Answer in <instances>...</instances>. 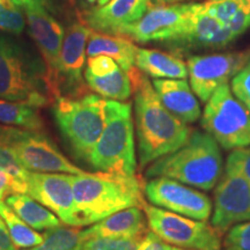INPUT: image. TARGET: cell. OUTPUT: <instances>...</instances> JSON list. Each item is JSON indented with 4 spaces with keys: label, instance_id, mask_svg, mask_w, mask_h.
<instances>
[{
    "label": "cell",
    "instance_id": "obj_1",
    "mask_svg": "<svg viewBox=\"0 0 250 250\" xmlns=\"http://www.w3.org/2000/svg\"><path fill=\"white\" fill-rule=\"evenodd\" d=\"M129 77L134 93L139 165L144 168L182 147L191 130L162 104L145 73L136 67Z\"/></svg>",
    "mask_w": 250,
    "mask_h": 250
},
{
    "label": "cell",
    "instance_id": "obj_2",
    "mask_svg": "<svg viewBox=\"0 0 250 250\" xmlns=\"http://www.w3.org/2000/svg\"><path fill=\"white\" fill-rule=\"evenodd\" d=\"M74 196L73 227L89 226L112 213L144 204V188L134 176L85 173L72 175Z\"/></svg>",
    "mask_w": 250,
    "mask_h": 250
},
{
    "label": "cell",
    "instance_id": "obj_3",
    "mask_svg": "<svg viewBox=\"0 0 250 250\" xmlns=\"http://www.w3.org/2000/svg\"><path fill=\"white\" fill-rule=\"evenodd\" d=\"M223 174L220 146L208 132L193 131L182 147L158 159L146 171L149 179L167 177L179 182L211 190Z\"/></svg>",
    "mask_w": 250,
    "mask_h": 250
},
{
    "label": "cell",
    "instance_id": "obj_4",
    "mask_svg": "<svg viewBox=\"0 0 250 250\" xmlns=\"http://www.w3.org/2000/svg\"><path fill=\"white\" fill-rule=\"evenodd\" d=\"M52 96L42 62L14 41L0 35V99L41 108Z\"/></svg>",
    "mask_w": 250,
    "mask_h": 250
},
{
    "label": "cell",
    "instance_id": "obj_5",
    "mask_svg": "<svg viewBox=\"0 0 250 250\" xmlns=\"http://www.w3.org/2000/svg\"><path fill=\"white\" fill-rule=\"evenodd\" d=\"M88 162L98 171L134 176L137 169L132 107L105 99V124Z\"/></svg>",
    "mask_w": 250,
    "mask_h": 250
},
{
    "label": "cell",
    "instance_id": "obj_6",
    "mask_svg": "<svg viewBox=\"0 0 250 250\" xmlns=\"http://www.w3.org/2000/svg\"><path fill=\"white\" fill-rule=\"evenodd\" d=\"M54 115L62 136L79 158L88 161L105 124V99L95 94L58 96Z\"/></svg>",
    "mask_w": 250,
    "mask_h": 250
},
{
    "label": "cell",
    "instance_id": "obj_7",
    "mask_svg": "<svg viewBox=\"0 0 250 250\" xmlns=\"http://www.w3.org/2000/svg\"><path fill=\"white\" fill-rule=\"evenodd\" d=\"M0 145L7 148L27 170L72 175L85 173L40 131L0 125Z\"/></svg>",
    "mask_w": 250,
    "mask_h": 250
},
{
    "label": "cell",
    "instance_id": "obj_8",
    "mask_svg": "<svg viewBox=\"0 0 250 250\" xmlns=\"http://www.w3.org/2000/svg\"><path fill=\"white\" fill-rule=\"evenodd\" d=\"M202 126L225 149L250 146V112L233 95L228 83L219 87L206 102Z\"/></svg>",
    "mask_w": 250,
    "mask_h": 250
},
{
    "label": "cell",
    "instance_id": "obj_9",
    "mask_svg": "<svg viewBox=\"0 0 250 250\" xmlns=\"http://www.w3.org/2000/svg\"><path fill=\"white\" fill-rule=\"evenodd\" d=\"M149 229L168 245L191 250H221L220 234L206 221L187 218L144 202Z\"/></svg>",
    "mask_w": 250,
    "mask_h": 250
},
{
    "label": "cell",
    "instance_id": "obj_10",
    "mask_svg": "<svg viewBox=\"0 0 250 250\" xmlns=\"http://www.w3.org/2000/svg\"><path fill=\"white\" fill-rule=\"evenodd\" d=\"M249 59L250 52L192 56L187 62L192 92L202 102H208L215 90L228 83Z\"/></svg>",
    "mask_w": 250,
    "mask_h": 250
},
{
    "label": "cell",
    "instance_id": "obj_11",
    "mask_svg": "<svg viewBox=\"0 0 250 250\" xmlns=\"http://www.w3.org/2000/svg\"><path fill=\"white\" fill-rule=\"evenodd\" d=\"M144 192L153 205L183 217L208 221L212 203L208 196L167 177H155L144 187Z\"/></svg>",
    "mask_w": 250,
    "mask_h": 250
},
{
    "label": "cell",
    "instance_id": "obj_12",
    "mask_svg": "<svg viewBox=\"0 0 250 250\" xmlns=\"http://www.w3.org/2000/svg\"><path fill=\"white\" fill-rule=\"evenodd\" d=\"M250 221V183L242 175L225 170L214 190L212 226L220 234Z\"/></svg>",
    "mask_w": 250,
    "mask_h": 250
},
{
    "label": "cell",
    "instance_id": "obj_13",
    "mask_svg": "<svg viewBox=\"0 0 250 250\" xmlns=\"http://www.w3.org/2000/svg\"><path fill=\"white\" fill-rule=\"evenodd\" d=\"M192 4H160L151 7L142 19L122 28L116 36L137 43H168L182 29Z\"/></svg>",
    "mask_w": 250,
    "mask_h": 250
},
{
    "label": "cell",
    "instance_id": "obj_14",
    "mask_svg": "<svg viewBox=\"0 0 250 250\" xmlns=\"http://www.w3.org/2000/svg\"><path fill=\"white\" fill-rule=\"evenodd\" d=\"M236 40L228 28L205 12L203 4H192L182 29L168 42L173 51L223 49Z\"/></svg>",
    "mask_w": 250,
    "mask_h": 250
},
{
    "label": "cell",
    "instance_id": "obj_15",
    "mask_svg": "<svg viewBox=\"0 0 250 250\" xmlns=\"http://www.w3.org/2000/svg\"><path fill=\"white\" fill-rule=\"evenodd\" d=\"M26 193L54 212L62 223L73 226L74 196L72 174L28 170Z\"/></svg>",
    "mask_w": 250,
    "mask_h": 250
},
{
    "label": "cell",
    "instance_id": "obj_16",
    "mask_svg": "<svg viewBox=\"0 0 250 250\" xmlns=\"http://www.w3.org/2000/svg\"><path fill=\"white\" fill-rule=\"evenodd\" d=\"M90 30L81 23L68 28L62 42L61 58L56 77V98L78 96L83 88V71L86 62L87 41Z\"/></svg>",
    "mask_w": 250,
    "mask_h": 250
},
{
    "label": "cell",
    "instance_id": "obj_17",
    "mask_svg": "<svg viewBox=\"0 0 250 250\" xmlns=\"http://www.w3.org/2000/svg\"><path fill=\"white\" fill-rule=\"evenodd\" d=\"M24 11L30 35L44 58L50 87L56 99L55 83L65 37L64 28L52 17L50 9L45 5H33L24 8Z\"/></svg>",
    "mask_w": 250,
    "mask_h": 250
},
{
    "label": "cell",
    "instance_id": "obj_18",
    "mask_svg": "<svg viewBox=\"0 0 250 250\" xmlns=\"http://www.w3.org/2000/svg\"><path fill=\"white\" fill-rule=\"evenodd\" d=\"M85 81L93 92L104 99L126 101L133 93L129 74L108 56L88 57Z\"/></svg>",
    "mask_w": 250,
    "mask_h": 250
},
{
    "label": "cell",
    "instance_id": "obj_19",
    "mask_svg": "<svg viewBox=\"0 0 250 250\" xmlns=\"http://www.w3.org/2000/svg\"><path fill=\"white\" fill-rule=\"evenodd\" d=\"M149 8V0H110L87 12L85 21L94 31L117 35L122 28L142 19Z\"/></svg>",
    "mask_w": 250,
    "mask_h": 250
},
{
    "label": "cell",
    "instance_id": "obj_20",
    "mask_svg": "<svg viewBox=\"0 0 250 250\" xmlns=\"http://www.w3.org/2000/svg\"><path fill=\"white\" fill-rule=\"evenodd\" d=\"M147 219L142 206H132L112 213L93 224L81 236L85 241L92 237H137L147 233Z\"/></svg>",
    "mask_w": 250,
    "mask_h": 250
},
{
    "label": "cell",
    "instance_id": "obj_21",
    "mask_svg": "<svg viewBox=\"0 0 250 250\" xmlns=\"http://www.w3.org/2000/svg\"><path fill=\"white\" fill-rule=\"evenodd\" d=\"M152 85L162 104L183 123L201 117V105L186 79H154Z\"/></svg>",
    "mask_w": 250,
    "mask_h": 250
},
{
    "label": "cell",
    "instance_id": "obj_22",
    "mask_svg": "<svg viewBox=\"0 0 250 250\" xmlns=\"http://www.w3.org/2000/svg\"><path fill=\"white\" fill-rule=\"evenodd\" d=\"M137 51L138 48L133 44L132 41L122 36L108 35L92 30L87 41L86 55L88 57L99 55L108 56L127 74L136 68Z\"/></svg>",
    "mask_w": 250,
    "mask_h": 250
},
{
    "label": "cell",
    "instance_id": "obj_23",
    "mask_svg": "<svg viewBox=\"0 0 250 250\" xmlns=\"http://www.w3.org/2000/svg\"><path fill=\"white\" fill-rule=\"evenodd\" d=\"M136 67L154 79H187L188 67L182 59L160 50L138 48Z\"/></svg>",
    "mask_w": 250,
    "mask_h": 250
},
{
    "label": "cell",
    "instance_id": "obj_24",
    "mask_svg": "<svg viewBox=\"0 0 250 250\" xmlns=\"http://www.w3.org/2000/svg\"><path fill=\"white\" fill-rule=\"evenodd\" d=\"M5 203L35 230H48L61 225V219L54 212L27 193H12L5 199Z\"/></svg>",
    "mask_w": 250,
    "mask_h": 250
},
{
    "label": "cell",
    "instance_id": "obj_25",
    "mask_svg": "<svg viewBox=\"0 0 250 250\" xmlns=\"http://www.w3.org/2000/svg\"><path fill=\"white\" fill-rule=\"evenodd\" d=\"M0 123L9 126L21 127L28 130H42V118L39 108L26 102L7 101L0 99Z\"/></svg>",
    "mask_w": 250,
    "mask_h": 250
},
{
    "label": "cell",
    "instance_id": "obj_26",
    "mask_svg": "<svg viewBox=\"0 0 250 250\" xmlns=\"http://www.w3.org/2000/svg\"><path fill=\"white\" fill-rule=\"evenodd\" d=\"M0 218L4 220L9 236L18 249L31 248L43 241V235L24 223L5 202L0 203Z\"/></svg>",
    "mask_w": 250,
    "mask_h": 250
},
{
    "label": "cell",
    "instance_id": "obj_27",
    "mask_svg": "<svg viewBox=\"0 0 250 250\" xmlns=\"http://www.w3.org/2000/svg\"><path fill=\"white\" fill-rule=\"evenodd\" d=\"M81 230L73 226H62L45 230L43 241L35 247L22 250H81Z\"/></svg>",
    "mask_w": 250,
    "mask_h": 250
},
{
    "label": "cell",
    "instance_id": "obj_28",
    "mask_svg": "<svg viewBox=\"0 0 250 250\" xmlns=\"http://www.w3.org/2000/svg\"><path fill=\"white\" fill-rule=\"evenodd\" d=\"M205 12L223 24L229 22L243 8H249L246 0H208L203 4Z\"/></svg>",
    "mask_w": 250,
    "mask_h": 250
},
{
    "label": "cell",
    "instance_id": "obj_29",
    "mask_svg": "<svg viewBox=\"0 0 250 250\" xmlns=\"http://www.w3.org/2000/svg\"><path fill=\"white\" fill-rule=\"evenodd\" d=\"M144 236L92 237L83 242L81 250H137Z\"/></svg>",
    "mask_w": 250,
    "mask_h": 250
},
{
    "label": "cell",
    "instance_id": "obj_30",
    "mask_svg": "<svg viewBox=\"0 0 250 250\" xmlns=\"http://www.w3.org/2000/svg\"><path fill=\"white\" fill-rule=\"evenodd\" d=\"M0 29L15 35L24 29L23 15L12 0H0Z\"/></svg>",
    "mask_w": 250,
    "mask_h": 250
},
{
    "label": "cell",
    "instance_id": "obj_31",
    "mask_svg": "<svg viewBox=\"0 0 250 250\" xmlns=\"http://www.w3.org/2000/svg\"><path fill=\"white\" fill-rule=\"evenodd\" d=\"M224 246L226 250H250V221L230 227Z\"/></svg>",
    "mask_w": 250,
    "mask_h": 250
},
{
    "label": "cell",
    "instance_id": "obj_32",
    "mask_svg": "<svg viewBox=\"0 0 250 250\" xmlns=\"http://www.w3.org/2000/svg\"><path fill=\"white\" fill-rule=\"evenodd\" d=\"M233 95L250 112V59L232 79Z\"/></svg>",
    "mask_w": 250,
    "mask_h": 250
},
{
    "label": "cell",
    "instance_id": "obj_33",
    "mask_svg": "<svg viewBox=\"0 0 250 250\" xmlns=\"http://www.w3.org/2000/svg\"><path fill=\"white\" fill-rule=\"evenodd\" d=\"M0 169L7 171L23 188L24 193H26V177L28 170L7 148L1 145H0Z\"/></svg>",
    "mask_w": 250,
    "mask_h": 250
},
{
    "label": "cell",
    "instance_id": "obj_34",
    "mask_svg": "<svg viewBox=\"0 0 250 250\" xmlns=\"http://www.w3.org/2000/svg\"><path fill=\"white\" fill-rule=\"evenodd\" d=\"M225 170L242 175L250 183V146L233 149V152L228 155Z\"/></svg>",
    "mask_w": 250,
    "mask_h": 250
},
{
    "label": "cell",
    "instance_id": "obj_35",
    "mask_svg": "<svg viewBox=\"0 0 250 250\" xmlns=\"http://www.w3.org/2000/svg\"><path fill=\"white\" fill-rule=\"evenodd\" d=\"M226 27L235 39L242 35L248 28H250V9L243 8L237 12L235 17L226 24Z\"/></svg>",
    "mask_w": 250,
    "mask_h": 250
},
{
    "label": "cell",
    "instance_id": "obj_36",
    "mask_svg": "<svg viewBox=\"0 0 250 250\" xmlns=\"http://www.w3.org/2000/svg\"><path fill=\"white\" fill-rule=\"evenodd\" d=\"M15 192L24 193L23 188L7 171L0 169V203L5 202L9 195Z\"/></svg>",
    "mask_w": 250,
    "mask_h": 250
},
{
    "label": "cell",
    "instance_id": "obj_37",
    "mask_svg": "<svg viewBox=\"0 0 250 250\" xmlns=\"http://www.w3.org/2000/svg\"><path fill=\"white\" fill-rule=\"evenodd\" d=\"M170 245L165 242L155 233L147 232L143 237L137 250H170Z\"/></svg>",
    "mask_w": 250,
    "mask_h": 250
},
{
    "label": "cell",
    "instance_id": "obj_38",
    "mask_svg": "<svg viewBox=\"0 0 250 250\" xmlns=\"http://www.w3.org/2000/svg\"><path fill=\"white\" fill-rule=\"evenodd\" d=\"M0 250H18L12 241L7 227L1 218H0Z\"/></svg>",
    "mask_w": 250,
    "mask_h": 250
},
{
    "label": "cell",
    "instance_id": "obj_39",
    "mask_svg": "<svg viewBox=\"0 0 250 250\" xmlns=\"http://www.w3.org/2000/svg\"><path fill=\"white\" fill-rule=\"evenodd\" d=\"M18 7H23L27 8L29 6L33 5H37V4H42V5H48L49 4V0H12Z\"/></svg>",
    "mask_w": 250,
    "mask_h": 250
},
{
    "label": "cell",
    "instance_id": "obj_40",
    "mask_svg": "<svg viewBox=\"0 0 250 250\" xmlns=\"http://www.w3.org/2000/svg\"><path fill=\"white\" fill-rule=\"evenodd\" d=\"M158 4H167V2H174L175 0H154Z\"/></svg>",
    "mask_w": 250,
    "mask_h": 250
},
{
    "label": "cell",
    "instance_id": "obj_41",
    "mask_svg": "<svg viewBox=\"0 0 250 250\" xmlns=\"http://www.w3.org/2000/svg\"><path fill=\"white\" fill-rule=\"evenodd\" d=\"M109 1H110V0H98V5L99 6H103V5L107 4V2H109Z\"/></svg>",
    "mask_w": 250,
    "mask_h": 250
},
{
    "label": "cell",
    "instance_id": "obj_42",
    "mask_svg": "<svg viewBox=\"0 0 250 250\" xmlns=\"http://www.w3.org/2000/svg\"><path fill=\"white\" fill-rule=\"evenodd\" d=\"M170 250H191V249H184V248H179V247H170Z\"/></svg>",
    "mask_w": 250,
    "mask_h": 250
},
{
    "label": "cell",
    "instance_id": "obj_43",
    "mask_svg": "<svg viewBox=\"0 0 250 250\" xmlns=\"http://www.w3.org/2000/svg\"><path fill=\"white\" fill-rule=\"evenodd\" d=\"M86 1L88 2V4H94V2L98 1V0H86Z\"/></svg>",
    "mask_w": 250,
    "mask_h": 250
},
{
    "label": "cell",
    "instance_id": "obj_44",
    "mask_svg": "<svg viewBox=\"0 0 250 250\" xmlns=\"http://www.w3.org/2000/svg\"><path fill=\"white\" fill-rule=\"evenodd\" d=\"M246 1H247V4H248L249 7H250V0H246Z\"/></svg>",
    "mask_w": 250,
    "mask_h": 250
},
{
    "label": "cell",
    "instance_id": "obj_45",
    "mask_svg": "<svg viewBox=\"0 0 250 250\" xmlns=\"http://www.w3.org/2000/svg\"><path fill=\"white\" fill-rule=\"evenodd\" d=\"M175 1H177V0H175Z\"/></svg>",
    "mask_w": 250,
    "mask_h": 250
}]
</instances>
